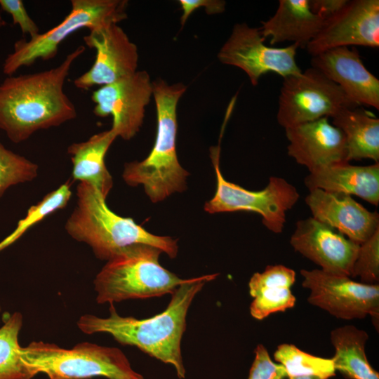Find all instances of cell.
I'll use <instances>...</instances> for the list:
<instances>
[{"mask_svg": "<svg viewBox=\"0 0 379 379\" xmlns=\"http://www.w3.org/2000/svg\"><path fill=\"white\" fill-rule=\"evenodd\" d=\"M86 48L79 46L56 67L8 76L0 84V129L14 143L35 132L59 126L77 117V109L64 91L74 62Z\"/></svg>", "mask_w": 379, "mask_h": 379, "instance_id": "obj_1", "label": "cell"}, {"mask_svg": "<svg viewBox=\"0 0 379 379\" xmlns=\"http://www.w3.org/2000/svg\"><path fill=\"white\" fill-rule=\"evenodd\" d=\"M218 274L189 279L171 294V300L161 313L138 319L120 316L110 304L106 318L84 314L77 321L79 329L86 333H107L123 345H133L148 355L169 364L179 378H185V368L181 354V339L186 328V316L195 297L206 283Z\"/></svg>", "mask_w": 379, "mask_h": 379, "instance_id": "obj_2", "label": "cell"}, {"mask_svg": "<svg viewBox=\"0 0 379 379\" xmlns=\"http://www.w3.org/2000/svg\"><path fill=\"white\" fill-rule=\"evenodd\" d=\"M157 130L154 147L142 161L124 166L122 177L131 186L142 185L154 203L161 201L186 188L189 173L180 164L176 153L177 105L186 86L170 85L162 79L152 82Z\"/></svg>", "mask_w": 379, "mask_h": 379, "instance_id": "obj_3", "label": "cell"}, {"mask_svg": "<svg viewBox=\"0 0 379 379\" xmlns=\"http://www.w3.org/2000/svg\"><path fill=\"white\" fill-rule=\"evenodd\" d=\"M77 195V206L65 227L74 239L87 244L98 258L108 260L121 250L135 244L152 246L171 258L176 257V239L154 235L132 218L114 213L107 206L106 199L89 184L80 182Z\"/></svg>", "mask_w": 379, "mask_h": 379, "instance_id": "obj_4", "label": "cell"}, {"mask_svg": "<svg viewBox=\"0 0 379 379\" xmlns=\"http://www.w3.org/2000/svg\"><path fill=\"white\" fill-rule=\"evenodd\" d=\"M161 253L152 246L135 244L107 260L93 281L97 302L160 297L187 282L189 279H181L159 264Z\"/></svg>", "mask_w": 379, "mask_h": 379, "instance_id": "obj_5", "label": "cell"}, {"mask_svg": "<svg viewBox=\"0 0 379 379\" xmlns=\"http://www.w3.org/2000/svg\"><path fill=\"white\" fill-rule=\"evenodd\" d=\"M24 362L34 375L45 373L49 379H144L135 372L119 348L100 346L88 342L72 349L55 344L33 341L20 347Z\"/></svg>", "mask_w": 379, "mask_h": 379, "instance_id": "obj_6", "label": "cell"}, {"mask_svg": "<svg viewBox=\"0 0 379 379\" xmlns=\"http://www.w3.org/2000/svg\"><path fill=\"white\" fill-rule=\"evenodd\" d=\"M126 0H72L71 10L56 26L29 40L20 39L14 44L13 51L3 64L7 76L20 67L29 66L37 60H48L58 53L59 45L74 32L118 24L127 18Z\"/></svg>", "mask_w": 379, "mask_h": 379, "instance_id": "obj_7", "label": "cell"}, {"mask_svg": "<svg viewBox=\"0 0 379 379\" xmlns=\"http://www.w3.org/2000/svg\"><path fill=\"white\" fill-rule=\"evenodd\" d=\"M219 155V146L211 149L216 190L213 197L205 204V211L209 213L254 212L260 215L262 222L267 230L275 234L281 233L286 212L300 198L295 187L282 178L272 176L262 190H246L225 179L220 169Z\"/></svg>", "mask_w": 379, "mask_h": 379, "instance_id": "obj_8", "label": "cell"}, {"mask_svg": "<svg viewBox=\"0 0 379 379\" xmlns=\"http://www.w3.org/2000/svg\"><path fill=\"white\" fill-rule=\"evenodd\" d=\"M357 106L339 86L311 67L298 75L284 78L277 119L286 128L332 118L343 109Z\"/></svg>", "mask_w": 379, "mask_h": 379, "instance_id": "obj_9", "label": "cell"}, {"mask_svg": "<svg viewBox=\"0 0 379 379\" xmlns=\"http://www.w3.org/2000/svg\"><path fill=\"white\" fill-rule=\"evenodd\" d=\"M302 286L310 290L309 303L336 318L361 319L367 315L378 329L379 285L356 282L349 277L321 270H301Z\"/></svg>", "mask_w": 379, "mask_h": 379, "instance_id": "obj_10", "label": "cell"}, {"mask_svg": "<svg viewBox=\"0 0 379 379\" xmlns=\"http://www.w3.org/2000/svg\"><path fill=\"white\" fill-rule=\"evenodd\" d=\"M260 29L246 23L233 27L228 39L218 53V60L225 65L242 69L252 85L256 86L260 78L274 72L283 78L302 73L295 61L299 46L296 44L283 48L266 46Z\"/></svg>", "mask_w": 379, "mask_h": 379, "instance_id": "obj_11", "label": "cell"}, {"mask_svg": "<svg viewBox=\"0 0 379 379\" xmlns=\"http://www.w3.org/2000/svg\"><path fill=\"white\" fill-rule=\"evenodd\" d=\"M152 94L153 85L149 74L145 70H137L93 91V112L100 117L111 115V129L117 137L128 140L139 131Z\"/></svg>", "mask_w": 379, "mask_h": 379, "instance_id": "obj_12", "label": "cell"}, {"mask_svg": "<svg viewBox=\"0 0 379 379\" xmlns=\"http://www.w3.org/2000/svg\"><path fill=\"white\" fill-rule=\"evenodd\" d=\"M84 41L95 51V58L91 67L74 80L75 87L87 90L102 86L137 71L138 48L117 24L91 29Z\"/></svg>", "mask_w": 379, "mask_h": 379, "instance_id": "obj_13", "label": "cell"}, {"mask_svg": "<svg viewBox=\"0 0 379 379\" xmlns=\"http://www.w3.org/2000/svg\"><path fill=\"white\" fill-rule=\"evenodd\" d=\"M350 46L379 47L378 0L349 1L339 13L324 21L321 31L305 48L312 57Z\"/></svg>", "mask_w": 379, "mask_h": 379, "instance_id": "obj_14", "label": "cell"}, {"mask_svg": "<svg viewBox=\"0 0 379 379\" xmlns=\"http://www.w3.org/2000/svg\"><path fill=\"white\" fill-rule=\"evenodd\" d=\"M290 244L322 271L349 277L360 246L312 217L296 222Z\"/></svg>", "mask_w": 379, "mask_h": 379, "instance_id": "obj_15", "label": "cell"}, {"mask_svg": "<svg viewBox=\"0 0 379 379\" xmlns=\"http://www.w3.org/2000/svg\"><path fill=\"white\" fill-rule=\"evenodd\" d=\"M289 142L288 155L310 172L333 164L349 162L344 133L329 118L284 128Z\"/></svg>", "mask_w": 379, "mask_h": 379, "instance_id": "obj_16", "label": "cell"}, {"mask_svg": "<svg viewBox=\"0 0 379 379\" xmlns=\"http://www.w3.org/2000/svg\"><path fill=\"white\" fill-rule=\"evenodd\" d=\"M305 203L312 218L359 245L379 229L378 213L368 211L349 194L315 189L310 191Z\"/></svg>", "mask_w": 379, "mask_h": 379, "instance_id": "obj_17", "label": "cell"}, {"mask_svg": "<svg viewBox=\"0 0 379 379\" xmlns=\"http://www.w3.org/2000/svg\"><path fill=\"white\" fill-rule=\"evenodd\" d=\"M311 67L333 81L360 106L379 109V80L354 47H338L312 57Z\"/></svg>", "mask_w": 379, "mask_h": 379, "instance_id": "obj_18", "label": "cell"}, {"mask_svg": "<svg viewBox=\"0 0 379 379\" xmlns=\"http://www.w3.org/2000/svg\"><path fill=\"white\" fill-rule=\"evenodd\" d=\"M305 185L309 191L320 189L355 195L377 206L379 204V162L368 166L343 162L319 168L310 172L305 178Z\"/></svg>", "mask_w": 379, "mask_h": 379, "instance_id": "obj_19", "label": "cell"}, {"mask_svg": "<svg viewBox=\"0 0 379 379\" xmlns=\"http://www.w3.org/2000/svg\"><path fill=\"white\" fill-rule=\"evenodd\" d=\"M324 23V20L311 11L310 0H279L275 13L262 22L259 29L265 39L270 38L271 45L291 41L305 48Z\"/></svg>", "mask_w": 379, "mask_h": 379, "instance_id": "obj_20", "label": "cell"}, {"mask_svg": "<svg viewBox=\"0 0 379 379\" xmlns=\"http://www.w3.org/2000/svg\"><path fill=\"white\" fill-rule=\"evenodd\" d=\"M295 280V271L282 265H268L262 272L254 273L248 282L249 293L253 298L251 315L262 320L293 307L295 298L291 288Z\"/></svg>", "mask_w": 379, "mask_h": 379, "instance_id": "obj_21", "label": "cell"}, {"mask_svg": "<svg viewBox=\"0 0 379 379\" xmlns=\"http://www.w3.org/2000/svg\"><path fill=\"white\" fill-rule=\"evenodd\" d=\"M117 138L113 130L109 129L86 141L72 143L67 148L73 164V180L89 184L105 199L113 186L112 175L105 165V155Z\"/></svg>", "mask_w": 379, "mask_h": 379, "instance_id": "obj_22", "label": "cell"}, {"mask_svg": "<svg viewBox=\"0 0 379 379\" xmlns=\"http://www.w3.org/2000/svg\"><path fill=\"white\" fill-rule=\"evenodd\" d=\"M331 124L344 133L347 159H371L379 162V119L362 106L343 109L335 114Z\"/></svg>", "mask_w": 379, "mask_h": 379, "instance_id": "obj_23", "label": "cell"}, {"mask_svg": "<svg viewBox=\"0 0 379 379\" xmlns=\"http://www.w3.org/2000/svg\"><path fill=\"white\" fill-rule=\"evenodd\" d=\"M330 338L335 350L332 358L335 370L349 379H379L366 355V331L346 325L331 331Z\"/></svg>", "mask_w": 379, "mask_h": 379, "instance_id": "obj_24", "label": "cell"}, {"mask_svg": "<svg viewBox=\"0 0 379 379\" xmlns=\"http://www.w3.org/2000/svg\"><path fill=\"white\" fill-rule=\"evenodd\" d=\"M22 316L15 312L0 328V379H32L35 376L20 354L18 335Z\"/></svg>", "mask_w": 379, "mask_h": 379, "instance_id": "obj_25", "label": "cell"}, {"mask_svg": "<svg viewBox=\"0 0 379 379\" xmlns=\"http://www.w3.org/2000/svg\"><path fill=\"white\" fill-rule=\"evenodd\" d=\"M274 358L284 366L288 378L308 375L328 379L335 375L332 359L312 355L293 344L279 345Z\"/></svg>", "mask_w": 379, "mask_h": 379, "instance_id": "obj_26", "label": "cell"}, {"mask_svg": "<svg viewBox=\"0 0 379 379\" xmlns=\"http://www.w3.org/2000/svg\"><path fill=\"white\" fill-rule=\"evenodd\" d=\"M72 194L71 182L67 181L55 190L47 194L36 205L31 206L27 211V215L18 222L15 230L0 242V251L18 240L29 227L53 212L64 208Z\"/></svg>", "mask_w": 379, "mask_h": 379, "instance_id": "obj_27", "label": "cell"}, {"mask_svg": "<svg viewBox=\"0 0 379 379\" xmlns=\"http://www.w3.org/2000/svg\"><path fill=\"white\" fill-rule=\"evenodd\" d=\"M38 169L36 164L7 149L0 141V198L11 186L35 179Z\"/></svg>", "mask_w": 379, "mask_h": 379, "instance_id": "obj_28", "label": "cell"}, {"mask_svg": "<svg viewBox=\"0 0 379 379\" xmlns=\"http://www.w3.org/2000/svg\"><path fill=\"white\" fill-rule=\"evenodd\" d=\"M351 277H359L363 284H378L379 229L368 240L360 244Z\"/></svg>", "mask_w": 379, "mask_h": 379, "instance_id": "obj_29", "label": "cell"}, {"mask_svg": "<svg viewBox=\"0 0 379 379\" xmlns=\"http://www.w3.org/2000/svg\"><path fill=\"white\" fill-rule=\"evenodd\" d=\"M286 377L287 374L284 366L271 359L264 345H258L248 379H285Z\"/></svg>", "mask_w": 379, "mask_h": 379, "instance_id": "obj_30", "label": "cell"}, {"mask_svg": "<svg viewBox=\"0 0 379 379\" xmlns=\"http://www.w3.org/2000/svg\"><path fill=\"white\" fill-rule=\"evenodd\" d=\"M0 8L11 15L13 24L20 27L22 34L33 38L40 33L38 25L29 15L22 1L0 0Z\"/></svg>", "mask_w": 379, "mask_h": 379, "instance_id": "obj_31", "label": "cell"}, {"mask_svg": "<svg viewBox=\"0 0 379 379\" xmlns=\"http://www.w3.org/2000/svg\"><path fill=\"white\" fill-rule=\"evenodd\" d=\"M179 3L182 10L180 18L182 26L185 25L190 15L199 7H206L207 14L214 15L224 12L226 4L225 1L220 0H180Z\"/></svg>", "mask_w": 379, "mask_h": 379, "instance_id": "obj_32", "label": "cell"}, {"mask_svg": "<svg viewBox=\"0 0 379 379\" xmlns=\"http://www.w3.org/2000/svg\"><path fill=\"white\" fill-rule=\"evenodd\" d=\"M349 0H310L311 11L324 21L339 13Z\"/></svg>", "mask_w": 379, "mask_h": 379, "instance_id": "obj_33", "label": "cell"}, {"mask_svg": "<svg viewBox=\"0 0 379 379\" xmlns=\"http://www.w3.org/2000/svg\"><path fill=\"white\" fill-rule=\"evenodd\" d=\"M289 379H323L317 376H295V377H290Z\"/></svg>", "mask_w": 379, "mask_h": 379, "instance_id": "obj_34", "label": "cell"}, {"mask_svg": "<svg viewBox=\"0 0 379 379\" xmlns=\"http://www.w3.org/2000/svg\"><path fill=\"white\" fill-rule=\"evenodd\" d=\"M0 312H1V307H0Z\"/></svg>", "mask_w": 379, "mask_h": 379, "instance_id": "obj_35", "label": "cell"}]
</instances>
